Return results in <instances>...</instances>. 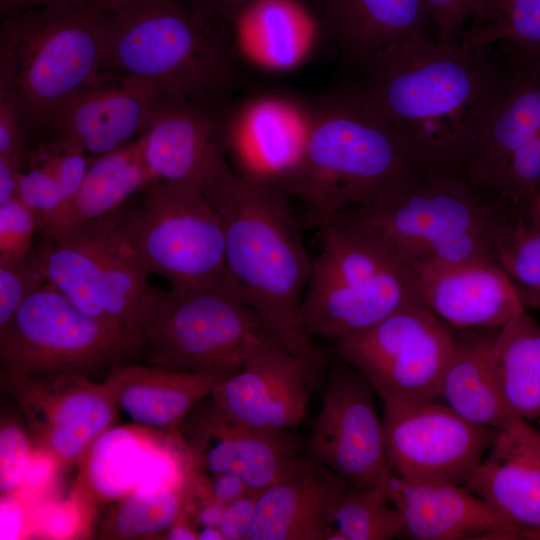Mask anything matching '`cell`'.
Masks as SVG:
<instances>
[{"instance_id": "6da1fadb", "label": "cell", "mask_w": 540, "mask_h": 540, "mask_svg": "<svg viewBox=\"0 0 540 540\" xmlns=\"http://www.w3.org/2000/svg\"><path fill=\"white\" fill-rule=\"evenodd\" d=\"M462 36L417 35L360 68L358 87L397 125L434 172L464 175L500 91L501 66Z\"/></svg>"}, {"instance_id": "7a4b0ae2", "label": "cell", "mask_w": 540, "mask_h": 540, "mask_svg": "<svg viewBox=\"0 0 540 540\" xmlns=\"http://www.w3.org/2000/svg\"><path fill=\"white\" fill-rule=\"evenodd\" d=\"M433 173L403 130L356 86L313 100L303 160L286 194L300 197L322 226Z\"/></svg>"}, {"instance_id": "3957f363", "label": "cell", "mask_w": 540, "mask_h": 540, "mask_svg": "<svg viewBox=\"0 0 540 540\" xmlns=\"http://www.w3.org/2000/svg\"><path fill=\"white\" fill-rule=\"evenodd\" d=\"M286 197L233 170L207 200L223 225L222 288L250 308L278 343L303 353L314 349L301 322L314 259L302 243Z\"/></svg>"}, {"instance_id": "277c9868", "label": "cell", "mask_w": 540, "mask_h": 540, "mask_svg": "<svg viewBox=\"0 0 540 540\" xmlns=\"http://www.w3.org/2000/svg\"><path fill=\"white\" fill-rule=\"evenodd\" d=\"M228 34L178 0H139L110 14L102 71L153 83L162 94L222 113L238 84Z\"/></svg>"}, {"instance_id": "5b68a950", "label": "cell", "mask_w": 540, "mask_h": 540, "mask_svg": "<svg viewBox=\"0 0 540 540\" xmlns=\"http://www.w3.org/2000/svg\"><path fill=\"white\" fill-rule=\"evenodd\" d=\"M109 16L91 0L2 19L0 96L15 105L26 131L42 135L58 107L103 72Z\"/></svg>"}, {"instance_id": "8992f818", "label": "cell", "mask_w": 540, "mask_h": 540, "mask_svg": "<svg viewBox=\"0 0 540 540\" xmlns=\"http://www.w3.org/2000/svg\"><path fill=\"white\" fill-rule=\"evenodd\" d=\"M414 309L430 310L419 280L381 236L342 215L322 225L301 306L309 337L337 340Z\"/></svg>"}, {"instance_id": "52a82bcc", "label": "cell", "mask_w": 540, "mask_h": 540, "mask_svg": "<svg viewBox=\"0 0 540 540\" xmlns=\"http://www.w3.org/2000/svg\"><path fill=\"white\" fill-rule=\"evenodd\" d=\"M136 331L138 354L147 364L189 372L231 374L259 348L278 343L260 318L223 288L151 286Z\"/></svg>"}, {"instance_id": "ba28073f", "label": "cell", "mask_w": 540, "mask_h": 540, "mask_svg": "<svg viewBox=\"0 0 540 540\" xmlns=\"http://www.w3.org/2000/svg\"><path fill=\"white\" fill-rule=\"evenodd\" d=\"M340 215L375 231L410 267L497 261L489 203L461 174H430L384 202Z\"/></svg>"}, {"instance_id": "9c48e42d", "label": "cell", "mask_w": 540, "mask_h": 540, "mask_svg": "<svg viewBox=\"0 0 540 540\" xmlns=\"http://www.w3.org/2000/svg\"><path fill=\"white\" fill-rule=\"evenodd\" d=\"M120 235L140 266L171 288H222L224 231L219 213L195 187L157 181L137 204L115 211Z\"/></svg>"}, {"instance_id": "30bf717a", "label": "cell", "mask_w": 540, "mask_h": 540, "mask_svg": "<svg viewBox=\"0 0 540 540\" xmlns=\"http://www.w3.org/2000/svg\"><path fill=\"white\" fill-rule=\"evenodd\" d=\"M134 330L103 323L47 283L32 294L0 331L3 382L26 377L91 378L138 354Z\"/></svg>"}, {"instance_id": "8fae6325", "label": "cell", "mask_w": 540, "mask_h": 540, "mask_svg": "<svg viewBox=\"0 0 540 540\" xmlns=\"http://www.w3.org/2000/svg\"><path fill=\"white\" fill-rule=\"evenodd\" d=\"M33 250L47 282L82 312L136 331L150 275L120 235L115 211L40 236Z\"/></svg>"}, {"instance_id": "7c38bea8", "label": "cell", "mask_w": 540, "mask_h": 540, "mask_svg": "<svg viewBox=\"0 0 540 540\" xmlns=\"http://www.w3.org/2000/svg\"><path fill=\"white\" fill-rule=\"evenodd\" d=\"M453 344L448 325L430 310L414 309L337 339V352L383 402L437 400Z\"/></svg>"}, {"instance_id": "4fadbf2b", "label": "cell", "mask_w": 540, "mask_h": 540, "mask_svg": "<svg viewBox=\"0 0 540 540\" xmlns=\"http://www.w3.org/2000/svg\"><path fill=\"white\" fill-rule=\"evenodd\" d=\"M383 403L388 462L409 482L467 486L500 431L467 421L439 399Z\"/></svg>"}, {"instance_id": "5bb4252c", "label": "cell", "mask_w": 540, "mask_h": 540, "mask_svg": "<svg viewBox=\"0 0 540 540\" xmlns=\"http://www.w3.org/2000/svg\"><path fill=\"white\" fill-rule=\"evenodd\" d=\"M366 378L341 357L327 378L307 453L357 488L386 487L389 465L382 420Z\"/></svg>"}, {"instance_id": "9a60e30c", "label": "cell", "mask_w": 540, "mask_h": 540, "mask_svg": "<svg viewBox=\"0 0 540 540\" xmlns=\"http://www.w3.org/2000/svg\"><path fill=\"white\" fill-rule=\"evenodd\" d=\"M312 114L313 101L277 92L227 106L220 121L234 172L287 196L303 160Z\"/></svg>"}, {"instance_id": "2e32d148", "label": "cell", "mask_w": 540, "mask_h": 540, "mask_svg": "<svg viewBox=\"0 0 540 540\" xmlns=\"http://www.w3.org/2000/svg\"><path fill=\"white\" fill-rule=\"evenodd\" d=\"M4 383L41 450L58 462L81 460L115 422L118 408L103 381L60 375Z\"/></svg>"}, {"instance_id": "e0dca14e", "label": "cell", "mask_w": 540, "mask_h": 540, "mask_svg": "<svg viewBox=\"0 0 540 540\" xmlns=\"http://www.w3.org/2000/svg\"><path fill=\"white\" fill-rule=\"evenodd\" d=\"M315 349L292 352L279 343L255 351L206 397L224 416L255 428L286 431L306 417Z\"/></svg>"}, {"instance_id": "ac0fdd59", "label": "cell", "mask_w": 540, "mask_h": 540, "mask_svg": "<svg viewBox=\"0 0 540 540\" xmlns=\"http://www.w3.org/2000/svg\"><path fill=\"white\" fill-rule=\"evenodd\" d=\"M221 114L161 94L137 137L158 181L197 188L207 198L232 170Z\"/></svg>"}, {"instance_id": "d6986e66", "label": "cell", "mask_w": 540, "mask_h": 540, "mask_svg": "<svg viewBox=\"0 0 540 540\" xmlns=\"http://www.w3.org/2000/svg\"><path fill=\"white\" fill-rule=\"evenodd\" d=\"M177 430L189 463L201 475L234 474L254 493L279 480L298 456L288 430L269 431L234 421L207 398Z\"/></svg>"}, {"instance_id": "ffe728a7", "label": "cell", "mask_w": 540, "mask_h": 540, "mask_svg": "<svg viewBox=\"0 0 540 540\" xmlns=\"http://www.w3.org/2000/svg\"><path fill=\"white\" fill-rule=\"evenodd\" d=\"M161 94L143 78L103 71L58 107L42 135L76 143L92 156L110 152L139 136Z\"/></svg>"}, {"instance_id": "44dd1931", "label": "cell", "mask_w": 540, "mask_h": 540, "mask_svg": "<svg viewBox=\"0 0 540 540\" xmlns=\"http://www.w3.org/2000/svg\"><path fill=\"white\" fill-rule=\"evenodd\" d=\"M142 426L111 427L81 459L79 492L87 500H121L139 490H182L187 460L169 441Z\"/></svg>"}, {"instance_id": "7402d4cb", "label": "cell", "mask_w": 540, "mask_h": 540, "mask_svg": "<svg viewBox=\"0 0 540 540\" xmlns=\"http://www.w3.org/2000/svg\"><path fill=\"white\" fill-rule=\"evenodd\" d=\"M429 309L451 329H498L526 309L495 260L411 266Z\"/></svg>"}, {"instance_id": "603a6c76", "label": "cell", "mask_w": 540, "mask_h": 540, "mask_svg": "<svg viewBox=\"0 0 540 540\" xmlns=\"http://www.w3.org/2000/svg\"><path fill=\"white\" fill-rule=\"evenodd\" d=\"M349 484L310 456L257 495L246 540H327L333 510Z\"/></svg>"}, {"instance_id": "cb8c5ba5", "label": "cell", "mask_w": 540, "mask_h": 540, "mask_svg": "<svg viewBox=\"0 0 540 540\" xmlns=\"http://www.w3.org/2000/svg\"><path fill=\"white\" fill-rule=\"evenodd\" d=\"M467 487L515 530L518 540H540V433L515 419L500 430Z\"/></svg>"}, {"instance_id": "d4e9b609", "label": "cell", "mask_w": 540, "mask_h": 540, "mask_svg": "<svg viewBox=\"0 0 540 540\" xmlns=\"http://www.w3.org/2000/svg\"><path fill=\"white\" fill-rule=\"evenodd\" d=\"M387 495L400 514L402 534L416 540H518L513 527L467 486L409 482L393 475Z\"/></svg>"}, {"instance_id": "484cf974", "label": "cell", "mask_w": 540, "mask_h": 540, "mask_svg": "<svg viewBox=\"0 0 540 540\" xmlns=\"http://www.w3.org/2000/svg\"><path fill=\"white\" fill-rule=\"evenodd\" d=\"M229 374L178 371L154 365L122 363L103 380L116 407L135 424L154 430H177L214 386Z\"/></svg>"}, {"instance_id": "4316f807", "label": "cell", "mask_w": 540, "mask_h": 540, "mask_svg": "<svg viewBox=\"0 0 540 540\" xmlns=\"http://www.w3.org/2000/svg\"><path fill=\"white\" fill-rule=\"evenodd\" d=\"M540 132V55H509L500 91L482 126L464 177L477 190L505 160Z\"/></svg>"}, {"instance_id": "83f0119b", "label": "cell", "mask_w": 540, "mask_h": 540, "mask_svg": "<svg viewBox=\"0 0 540 540\" xmlns=\"http://www.w3.org/2000/svg\"><path fill=\"white\" fill-rule=\"evenodd\" d=\"M318 36L317 21L300 0H249L228 28L239 60L274 72L308 60Z\"/></svg>"}, {"instance_id": "f1b7e54d", "label": "cell", "mask_w": 540, "mask_h": 540, "mask_svg": "<svg viewBox=\"0 0 540 540\" xmlns=\"http://www.w3.org/2000/svg\"><path fill=\"white\" fill-rule=\"evenodd\" d=\"M328 35L349 63L361 67L385 49L426 33L422 0H324Z\"/></svg>"}, {"instance_id": "f546056e", "label": "cell", "mask_w": 540, "mask_h": 540, "mask_svg": "<svg viewBox=\"0 0 540 540\" xmlns=\"http://www.w3.org/2000/svg\"><path fill=\"white\" fill-rule=\"evenodd\" d=\"M498 329L453 332L454 344L442 377L440 399L467 421L502 430L515 418L505 407L496 375L493 342Z\"/></svg>"}, {"instance_id": "4dcf8cb0", "label": "cell", "mask_w": 540, "mask_h": 540, "mask_svg": "<svg viewBox=\"0 0 540 540\" xmlns=\"http://www.w3.org/2000/svg\"><path fill=\"white\" fill-rule=\"evenodd\" d=\"M157 181L137 138L120 148L92 156L79 191L39 236L108 215Z\"/></svg>"}, {"instance_id": "1f68e13d", "label": "cell", "mask_w": 540, "mask_h": 540, "mask_svg": "<svg viewBox=\"0 0 540 540\" xmlns=\"http://www.w3.org/2000/svg\"><path fill=\"white\" fill-rule=\"evenodd\" d=\"M493 355L508 412L515 419L540 421V325L527 309L498 329Z\"/></svg>"}, {"instance_id": "d6a6232c", "label": "cell", "mask_w": 540, "mask_h": 540, "mask_svg": "<svg viewBox=\"0 0 540 540\" xmlns=\"http://www.w3.org/2000/svg\"><path fill=\"white\" fill-rule=\"evenodd\" d=\"M489 206L496 260L523 306L540 309V231L517 214Z\"/></svg>"}, {"instance_id": "836d02e7", "label": "cell", "mask_w": 540, "mask_h": 540, "mask_svg": "<svg viewBox=\"0 0 540 540\" xmlns=\"http://www.w3.org/2000/svg\"><path fill=\"white\" fill-rule=\"evenodd\" d=\"M460 36L481 49L500 43L509 55H540V0H491Z\"/></svg>"}, {"instance_id": "e575fe53", "label": "cell", "mask_w": 540, "mask_h": 540, "mask_svg": "<svg viewBox=\"0 0 540 540\" xmlns=\"http://www.w3.org/2000/svg\"><path fill=\"white\" fill-rule=\"evenodd\" d=\"M401 534V517L386 487L348 485L333 510L327 540H390Z\"/></svg>"}, {"instance_id": "d590c367", "label": "cell", "mask_w": 540, "mask_h": 540, "mask_svg": "<svg viewBox=\"0 0 540 540\" xmlns=\"http://www.w3.org/2000/svg\"><path fill=\"white\" fill-rule=\"evenodd\" d=\"M182 490L157 488L139 490L119 500L104 535L131 539L167 531L180 517Z\"/></svg>"}, {"instance_id": "8d00e7d4", "label": "cell", "mask_w": 540, "mask_h": 540, "mask_svg": "<svg viewBox=\"0 0 540 540\" xmlns=\"http://www.w3.org/2000/svg\"><path fill=\"white\" fill-rule=\"evenodd\" d=\"M540 189V132L512 153L476 190L488 203L519 214Z\"/></svg>"}, {"instance_id": "74e56055", "label": "cell", "mask_w": 540, "mask_h": 540, "mask_svg": "<svg viewBox=\"0 0 540 540\" xmlns=\"http://www.w3.org/2000/svg\"><path fill=\"white\" fill-rule=\"evenodd\" d=\"M47 283L33 249L24 258L0 259V331L8 326L20 306Z\"/></svg>"}, {"instance_id": "f35d334b", "label": "cell", "mask_w": 540, "mask_h": 540, "mask_svg": "<svg viewBox=\"0 0 540 540\" xmlns=\"http://www.w3.org/2000/svg\"><path fill=\"white\" fill-rule=\"evenodd\" d=\"M17 198L34 214L38 223V235L49 228L66 205L61 187L51 169L33 160L29 170L24 171L20 179Z\"/></svg>"}, {"instance_id": "ab89813d", "label": "cell", "mask_w": 540, "mask_h": 540, "mask_svg": "<svg viewBox=\"0 0 540 540\" xmlns=\"http://www.w3.org/2000/svg\"><path fill=\"white\" fill-rule=\"evenodd\" d=\"M88 155L71 141L47 139L33 152L31 160L44 163L51 169L68 205L79 191L89 169L92 157Z\"/></svg>"}, {"instance_id": "60d3db41", "label": "cell", "mask_w": 540, "mask_h": 540, "mask_svg": "<svg viewBox=\"0 0 540 540\" xmlns=\"http://www.w3.org/2000/svg\"><path fill=\"white\" fill-rule=\"evenodd\" d=\"M28 434L11 420L1 421L0 427V491L11 494L23 484L32 460Z\"/></svg>"}, {"instance_id": "b9f144b4", "label": "cell", "mask_w": 540, "mask_h": 540, "mask_svg": "<svg viewBox=\"0 0 540 540\" xmlns=\"http://www.w3.org/2000/svg\"><path fill=\"white\" fill-rule=\"evenodd\" d=\"M38 223L32 211L17 197L0 205V259H19L33 249Z\"/></svg>"}, {"instance_id": "7bdbcfd3", "label": "cell", "mask_w": 540, "mask_h": 540, "mask_svg": "<svg viewBox=\"0 0 540 540\" xmlns=\"http://www.w3.org/2000/svg\"><path fill=\"white\" fill-rule=\"evenodd\" d=\"M436 37L448 40L459 36L474 17L473 0H422Z\"/></svg>"}, {"instance_id": "ee69618b", "label": "cell", "mask_w": 540, "mask_h": 540, "mask_svg": "<svg viewBox=\"0 0 540 540\" xmlns=\"http://www.w3.org/2000/svg\"><path fill=\"white\" fill-rule=\"evenodd\" d=\"M257 495L250 492L224 506L219 528L225 540H246L256 512Z\"/></svg>"}, {"instance_id": "f6af8a7d", "label": "cell", "mask_w": 540, "mask_h": 540, "mask_svg": "<svg viewBox=\"0 0 540 540\" xmlns=\"http://www.w3.org/2000/svg\"><path fill=\"white\" fill-rule=\"evenodd\" d=\"M26 132L15 105L0 96V156L25 158Z\"/></svg>"}, {"instance_id": "bcb514c9", "label": "cell", "mask_w": 540, "mask_h": 540, "mask_svg": "<svg viewBox=\"0 0 540 540\" xmlns=\"http://www.w3.org/2000/svg\"><path fill=\"white\" fill-rule=\"evenodd\" d=\"M78 503L66 501L48 507L39 520L40 533L49 538H69L80 527L81 516Z\"/></svg>"}, {"instance_id": "7dc6e473", "label": "cell", "mask_w": 540, "mask_h": 540, "mask_svg": "<svg viewBox=\"0 0 540 540\" xmlns=\"http://www.w3.org/2000/svg\"><path fill=\"white\" fill-rule=\"evenodd\" d=\"M249 0H187L190 11L228 34L237 13Z\"/></svg>"}, {"instance_id": "c3c4849f", "label": "cell", "mask_w": 540, "mask_h": 540, "mask_svg": "<svg viewBox=\"0 0 540 540\" xmlns=\"http://www.w3.org/2000/svg\"><path fill=\"white\" fill-rule=\"evenodd\" d=\"M204 477L207 478L205 489L208 496L224 505L251 492L244 481L234 474L223 473Z\"/></svg>"}, {"instance_id": "681fc988", "label": "cell", "mask_w": 540, "mask_h": 540, "mask_svg": "<svg viewBox=\"0 0 540 540\" xmlns=\"http://www.w3.org/2000/svg\"><path fill=\"white\" fill-rule=\"evenodd\" d=\"M25 158L0 156V205L17 197Z\"/></svg>"}, {"instance_id": "f907efd6", "label": "cell", "mask_w": 540, "mask_h": 540, "mask_svg": "<svg viewBox=\"0 0 540 540\" xmlns=\"http://www.w3.org/2000/svg\"><path fill=\"white\" fill-rule=\"evenodd\" d=\"M1 539H17L23 525L20 503L11 494H2L0 502Z\"/></svg>"}, {"instance_id": "816d5d0a", "label": "cell", "mask_w": 540, "mask_h": 540, "mask_svg": "<svg viewBox=\"0 0 540 540\" xmlns=\"http://www.w3.org/2000/svg\"><path fill=\"white\" fill-rule=\"evenodd\" d=\"M91 0H0L1 18L4 19L15 13L44 6L59 4H85Z\"/></svg>"}, {"instance_id": "f5cc1de1", "label": "cell", "mask_w": 540, "mask_h": 540, "mask_svg": "<svg viewBox=\"0 0 540 540\" xmlns=\"http://www.w3.org/2000/svg\"><path fill=\"white\" fill-rule=\"evenodd\" d=\"M224 504L208 498L196 512V522L201 526L219 527L223 515Z\"/></svg>"}, {"instance_id": "db71d44e", "label": "cell", "mask_w": 540, "mask_h": 540, "mask_svg": "<svg viewBox=\"0 0 540 540\" xmlns=\"http://www.w3.org/2000/svg\"><path fill=\"white\" fill-rule=\"evenodd\" d=\"M531 228L540 231V189L531 197L522 211L517 214Z\"/></svg>"}, {"instance_id": "11a10c76", "label": "cell", "mask_w": 540, "mask_h": 540, "mask_svg": "<svg viewBox=\"0 0 540 540\" xmlns=\"http://www.w3.org/2000/svg\"><path fill=\"white\" fill-rule=\"evenodd\" d=\"M165 536L169 540H195L197 539V531L190 527L188 523L181 521L179 517L166 531Z\"/></svg>"}, {"instance_id": "9f6ffc18", "label": "cell", "mask_w": 540, "mask_h": 540, "mask_svg": "<svg viewBox=\"0 0 540 540\" xmlns=\"http://www.w3.org/2000/svg\"><path fill=\"white\" fill-rule=\"evenodd\" d=\"M139 0H92L93 5L102 12L115 14Z\"/></svg>"}, {"instance_id": "6f0895ef", "label": "cell", "mask_w": 540, "mask_h": 540, "mask_svg": "<svg viewBox=\"0 0 540 540\" xmlns=\"http://www.w3.org/2000/svg\"><path fill=\"white\" fill-rule=\"evenodd\" d=\"M198 540H225L219 527L205 526L197 531Z\"/></svg>"}, {"instance_id": "680465c9", "label": "cell", "mask_w": 540, "mask_h": 540, "mask_svg": "<svg viewBox=\"0 0 540 540\" xmlns=\"http://www.w3.org/2000/svg\"><path fill=\"white\" fill-rule=\"evenodd\" d=\"M473 1H474V17L470 25L472 23H475L481 18V16L483 15L485 9L487 8L491 0H473Z\"/></svg>"}, {"instance_id": "91938a15", "label": "cell", "mask_w": 540, "mask_h": 540, "mask_svg": "<svg viewBox=\"0 0 540 540\" xmlns=\"http://www.w3.org/2000/svg\"><path fill=\"white\" fill-rule=\"evenodd\" d=\"M538 423H539V426L537 427V429H538V431L540 433V421H538Z\"/></svg>"}]
</instances>
